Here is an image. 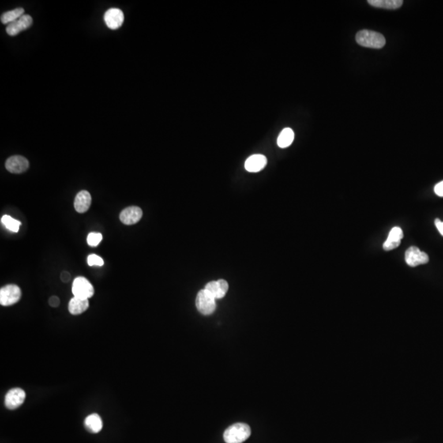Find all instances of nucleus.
<instances>
[{"label": "nucleus", "instance_id": "obj_23", "mask_svg": "<svg viewBox=\"0 0 443 443\" xmlns=\"http://www.w3.org/2000/svg\"><path fill=\"white\" fill-rule=\"evenodd\" d=\"M87 263L90 266H103V260L101 257H99L97 255L92 254L90 255L87 258Z\"/></svg>", "mask_w": 443, "mask_h": 443}, {"label": "nucleus", "instance_id": "obj_12", "mask_svg": "<svg viewBox=\"0 0 443 443\" xmlns=\"http://www.w3.org/2000/svg\"><path fill=\"white\" fill-rule=\"evenodd\" d=\"M104 22L110 29L116 30L122 25L124 22V14L122 10L118 9H110L104 14Z\"/></svg>", "mask_w": 443, "mask_h": 443}, {"label": "nucleus", "instance_id": "obj_8", "mask_svg": "<svg viewBox=\"0 0 443 443\" xmlns=\"http://www.w3.org/2000/svg\"><path fill=\"white\" fill-rule=\"evenodd\" d=\"M5 167L10 173L20 174L27 171L29 167V162L25 157L14 155L7 159Z\"/></svg>", "mask_w": 443, "mask_h": 443}, {"label": "nucleus", "instance_id": "obj_16", "mask_svg": "<svg viewBox=\"0 0 443 443\" xmlns=\"http://www.w3.org/2000/svg\"><path fill=\"white\" fill-rule=\"evenodd\" d=\"M89 305H90L89 300L73 297L68 304V310L72 315H78L87 310Z\"/></svg>", "mask_w": 443, "mask_h": 443}, {"label": "nucleus", "instance_id": "obj_20", "mask_svg": "<svg viewBox=\"0 0 443 443\" xmlns=\"http://www.w3.org/2000/svg\"><path fill=\"white\" fill-rule=\"evenodd\" d=\"M23 15H24V9L23 8L13 9V10L3 13L2 16H1V22H2L3 24L9 25L10 23L17 21V19L23 17Z\"/></svg>", "mask_w": 443, "mask_h": 443}, {"label": "nucleus", "instance_id": "obj_1", "mask_svg": "<svg viewBox=\"0 0 443 443\" xmlns=\"http://www.w3.org/2000/svg\"><path fill=\"white\" fill-rule=\"evenodd\" d=\"M251 434L249 425L243 423H237L226 429L223 434L226 443H242L246 441Z\"/></svg>", "mask_w": 443, "mask_h": 443}, {"label": "nucleus", "instance_id": "obj_10", "mask_svg": "<svg viewBox=\"0 0 443 443\" xmlns=\"http://www.w3.org/2000/svg\"><path fill=\"white\" fill-rule=\"evenodd\" d=\"M141 208L137 206L128 207L120 214V220L126 225H132L138 223L142 218Z\"/></svg>", "mask_w": 443, "mask_h": 443}, {"label": "nucleus", "instance_id": "obj_24", "mask_svg": "<svg viewBox=\"0 0 443 443\" xmlns=\"http://www.w3.org/2000/svg\"><path fill=\"white\" fill-rule=\"evenodd\" d=\"M49 304H50L51 307H58L60 304L59 298H58V297H55V296H53V297H50V300H49Z\"/></svg>", "mask_w": 443, "mask_h": 443}, {"label": "nucleus", "instance_id": "obj_15", "mask_svg": "<svg viewBox=\"0 0 443 443\" xmlns=\"http://www.w3.org/2000/svg\"><path fill=\"white\" fill-rule=\"evenodd\" d=\"M91 204V196L87 191H81L76 195L74 200V208L76 212L83 214L88 210Z\"/></svg>", "mask_w": 443, "mask_h": 443}, {"label": "nucleus", "instance_id": "obj_7", "mask_svg": "<svg viewBox=\"0 0 443 443\" xmlns=\"http://www.w3.org/2000/svg\"><path fill=\"white\" fill-rule=\"evenodd\" d=\"M25 399L26 392L22 388H13L5 396V406L9 410H15L24 403Z\"/></svg>", "mask_w": 443, "mask_h": 443}, {"label": "nucleus", "instance_id": "obj_4", "mask_svg": "<svg viewBox=\"0 0 443 443\" xmlns=\"http://www.w3.org/2000/svg\"><path fill=\"white\" fill-rule=\"evenodd\" d=\"M72 293L74 297L89 300L93 297L95 290L93 286L84 277H78L72 283Z\"/></svg>", "mask_w": 443, "mask_h": 443}, {"label": "nucleus", "instance_id": "obj_2", "mask_svg": "<svg viewBox=\"0 0 443 443\" xmlns=\"http://www.w3.org/2000/svg\"><path fill=\"white\" fill-rule=\"evenodd\" d=\"M357 43L363 47L382 49L385 46L386 39L382 34L370 30H362L355 36Z\"/></svg>", "mask_w": 443, "mask_h": 443}, {"label": "nucleus", "instance_id": "obj_22", "mask_svg": "<svg viewBox=\"0 0 443 443\" xmlns=\"http://www.w3.org/2000/svg\"><path fill=\"white\" fill-rule=\"evenodd\" d=\"M102 240H103V236L101 233H91L87 237V243L92 247H95L101 242Z\"/></svg>", "mask_w": 443, "mask_h": 443}, {"label": "nucleus", "instance_id": "obj_11", "mask_svg": "<svg viewBox=\"0 0 443 443\" xmlns=\"http://www.w3.org/2000/svg\"><path fill=\"white\" fill-rule=\"evenodd\" d=\"M204 289L210 293L215 299H222L228 291V283L227 281L220 279L207 283Z\"/></svg>", "mask_w": 443, "mask_h": 443}, {"label": "nucleus", "instance_id": "obj_5", "mask_svg": "<svg viewBox=\"0 0 443 443\" xmlns=\"http://www.w3.org/2000/svg\"><path fill=\"white\" fill-rule=\"evenodd\" d=\"M22 297V291L17 285H7L0 289V304L3 306H10L17 303Z\"/></svg>", "mask_w": 443, "mask_h": 443}, {"label": "nucleus", "instance_id": "obj_9", "mask_svg": "<svg viewBox=\"0 0 443 443\" xmlns=\"http://www.w3.org/2000/svg\"><path fill=\"white\" fill-rule=\"evenodd\" d=\"M33 23V19L30 15H23V17L17 19V21L13 22L8 25L6 28L7 33L10 36H15L22 31H26L31 27Z\"/></svg>", "mask_w": 443, "mask_h": 443}, {"label": "nucleus", "instance_id": "obj_3", "mask_svg": "<svg viewBox=\"0 0 443 443\" xmlns=\"http://www.w3.org/2000/svg\"><path fill=\"white\" fill-rule=\"evenodd\" d=\"M196 305L200 313L210 315L216 309V299L205 289H203L197 294Z\"/></svg>", "mask_w": 443, "mask_h": 443}, {"label": "nucleus", "instance_id": "obj_18", "mask_svg": "<svg viewBox=\"0 0 443 443\" xmlns=\"http://www.w3.org/2000/svg\"><path fill=\"white\" fill-rule=\"evenodd\" d=\"M294 138H295V133L292 129L289 128H284L279 134L277 142L280 148H287L292 144Z\"/></svg>", "mask_w": 443, "mask_h": 443}, {"label": "nucleus", "instance_id": "obj_25", "mask_svg": "<svg viewBox=\"0 0 443 443\" xmlns=\"http://www.w3.org/2000/svg\"><path fill=\"white\" fill-rule=\"evenodd\" d=\"M434 192L437 196L443 197V181L437 183L434 187Z\"/></svg>", "mask_w": 443, "mask_h": 443}, {"label": "nucleus", "instance_id": "obj_21", "mask_svg": "<svg viewBox=\"0 0 443 443\" xmlns=\"http://www.w3.org/2000/svg\"><path fill=\"white\" fill-rule=\"evenodd\" d=\"M1 223L5 225L7 229H9L13 233H17L19 231V228H20V226L22 225L20 221L13 219V217L9 216V215H4L1 219Z\"/></svg>", "mask_w": 443, "mask_h": 443}, {"label": "nucleus", "instance_id": "obj_14", "mask_svg": "<svg viewBox=\"0 0 443 443\" xmlns=\"http://www.w3.org/2000/svg\"><path fill=\"white\" fill-rule=\"evenodd\" d=\"M267 165V159L264 155H254L249 157L245 163V167L249 173H258Z\"/></svg>", "mask_w": 443, "mask_h": 443}, {"label": "nucleus", "instance_id": "obj_27", "mask_svg": "<svg viewBox=\"0 0 443 443\" xmlns=\"http://www.w3.org/2000/svg\"><path fill=\"white\" fill-rule=\"evenodd\" d=\"M71 279V275L69 272H62L61 273V280L64 282V283H68Z\"/></svg>", "mask_w": 443, "mask_h": 443}, {"label": "nucleus", "instance_id": "obj_26", "mask_svg": "<svg viewBox=\"0 0 443 443\" xmlns=\"http://www.w3.org/2000/svg\"><path fill=\"white\" fill-rule=\"evenodd\" d=\"M434 223L439 233H441V235L443 237V222H441L440 219H435Z\"/></svg>", "mask_w": 443, "mask_h": 443}, {"label": "nucleus", "instance_id": "obj_6", "mask_svg": "<svg viewBox=\"0 0 443 443\" xmlns=\"http://www.w3.org/2000/svg\"><path fill=\"white\" fill-rule=\"evenodd\" d=\"M405 259L406 264L410 267L428 264L429 261V256L425 252L421 251L416 246H411L406 250Z\"/></svg>", "mask_w": 443, "mask_h": 443}, {"label": "nucleus", "instance_id": "obj_17", "mask_svg": "<svg viewBox=\"0 0 443 443\" xmlns=\"http://www.w3.org/2000/svg\"><path fill=\"white\" fill-rule=\"evenodd\" d=\"M85 427L92 433H98L103 429V421L99 414H91L84 421Z\"/></svg>", "mask_w": 443, "mask_h": 443}, {"label": "nucleus", "instance_id": "obj_13", "mask_svg": "<svg viewBox=\"0 0 443 443\" xmlns=\"http://www.w3.org/2000/svg\"><path fill=\"white\" fill-rule=\"evenodd\" d=\"M404 237L403 231L400 227H395L391 230L388 239L386 240L384 244V250L389 251L392 249H396L400 245V241Z\"/></svg>", "mask_w": 443, "mask_h": 443}, {"label": "nucleus", "instance_id": "obj_19", "mask_svg": "<svg viewBox=\"0 0 443 443\" xmlns=\"http://www.w3.org/2000/svg\"><path fill=\"white\" fill-rule=\"evenodd\" d=\"M369 5L376 8H381L386 9H397L402 7V0H369Z\"/></svg>", "mask_w": 443, "mask_h": 443}]
</instances>
